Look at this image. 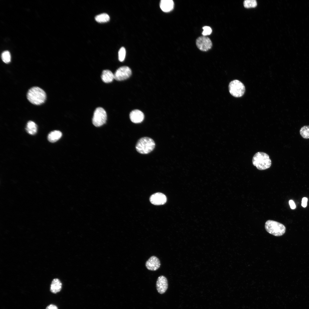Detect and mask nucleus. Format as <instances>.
Listing matches in <instances>:
<instances>
[{
	"label": "nucleus",
	"instance_id": "obj_17",
	"mask_svg": "<svg viewBox=\"0 0 309 309\" xmlns=\"http://www.w3.org/2000/svg\"><path fill=\"white\" fill-rule=\"evenodd\" d=\"M25 129L29 134L34 135L37 132V126L34 122L29 121L27 123Z\"/></svg>",
	"mask_w": 309,
	"mask_h": 309
},
{
	"label": "nucleus",
	"instance_id": "obj_9",
	"mask_svg": "<svg viewBox=\"0 0 309 309\" xmlns=\"http://www.w3.org/2000/svg\"><path fill=\"white\" fill-rule=\"evenodd\" d=\"M156 287L157 292L160 294L165 293L167 289L168 281L167 278L163 276H159L156 282Z\"/></svg>",
	"mask_w": 309,
	"mask_h": 309
},
{
	"label": "nucleus",
	"instance_id": "obj_1",
	"mask_svg": "<svg viewBox=\"0 0 309 309\" xmlns=\"http://www.w3.org/2000/svg\"><path fill=\"white\" fill-rule=\"evenodd\" d=\"M28 100L32 104L40 105L45 101L46 95L44 91L38 87H33L29 90L27 94Z\"/></svg>",
	"mask_w": 309,
	"mask_h": 309
},
{
	"label": "nucleus",
	"instance_id": "obj_12",
	"mask_svg": "<svg viewBox=\"0 0 309 309\" xmlns=\"http://www.w3.org/2000/svg\"><path fill=\"white\" fill-rule=\"evenodd\" d=\"M129 117L132 122L134 123H139L143 120L144 115L141 111L138 110H134L130 112Z\"/></svg>",
	"mask_w": 309,
	"mask_h": 309
},
{
	"label": "nucleus",
	"instance_id": "obj_4",
	"mask_svg": "<svg viewBox=\"0 0 309 309\" xmlns=\"http://www.w3.org/2000/svg\"><path fill=\"white\" fill-rule=\"evenodd\" d=\"M265 228L269 233L276 236L283 235L286 230V227L283 224L272 220H268L266 222Z\"/></svg>",
	"mask_w": 309,
	"mask_h": 309
},
{
	"label": "nucleus",
	"instance_id": "obj_15",
	"mask_svg": "<svg viewBox=\"0 0 309 309\" xmlns=\"http://www.w3.org/2000/svg\"><path fill=\"white\" fill-rule=\"evenodd\" d=\"M62 287V284L60 280L57 278L53 280L51 283L50 290L53 293H56L59 292L61 290Z\"/></svg>",
	"mask_w": 309,
	"mask_h": 309
},
{
	"label": "nucleus",
	"instance_id": "obj_8",
	"mask_svg": "<svg viewBox=\"0 0 309 309\" xmlns=\"http://www.w3.org/2000/svg\"><path fill=\"white\" fill-rule=\"evenodd\" d=\"M196 45L199 49L205 52L210 49L212 46V42L210 38L204 36H200L197 39Z\"/></svg>",
	"mask_w": 309,
	"mask_h": 309
},
{
	"label": "nucleus",
	"instance_id": "obj_14",
	"mask_svg": "<svg viewBox=\"0 0 309 309\" xmlns=\"http://www.w3.org/2000/svg\"><path fill=\"white\" fill-rule=\"evenodd\" d=\"M102 81L105 83L112 82L114 79V74L110 70H108L103 71L101 76Z\"/></svg>",
	"mask_w": 309,
	"mask_h": 309
},
{
	"label": "nucleus",
	"instance_id": "obj_16",
	"mask_svg": "<svg viewBox=\"0 0 309 309\" xmlns=\"http://www.w3.org/2000/svg\"><path fill=\"white\" fill-rule=\"evenodd\" d=\"M62 134L60 131L54 130L48 134V140L51 142H55L62 137Z\"/></svg>",
	"mask_w": 309,
	"mask_h": 309
},
{
	"label": "nucleus",
	"instance_id": "obj_23",
	"mask_svg": "<svg viewBox=\"0 0 309 309\" xmlns=\"http://www.w3.org/2000/svg\"><path fill=\"white\" fill-rule=\"evenodd\" d=\"M203 31L202 33V34L203 36H206L210 35L212 33V30L211 28L208 26H205L203 27Z\"/></svg>",
	"mask_w": 309,
	"mask_h": 309
},
{
	"label": "nucleus",
	"instance_id": "obj_2",
	"mask_svg": "<svg viewBox=\"0 0 309 309\" xmlns=\"http://www.w3.org/2000/svg\"><path fill=\"white\" fill-rule=\"evenodd\" d=\"M252 162L253 165L260 170L268 169L271 165V161L269 156L263 152L256 153L253 157Z\"/></svg>",
	"mask_w": 309,
	"mask_h": 309
},
{
	"label": "nucleus",
	"instance_id": "obj_25",
	"mask_svg": "<svg viewBox=\"0 0 309 309\" xmlns=\"http://www.w3.org/2000/svg\"><path fill=\"white\" fill-rule=\"evenodd\" d=\"M290 208L292 209H294L296 207V206L294 201L292 200H290L289 202Z\"/></svg>",
	"mask_w": 309,
	"mask_h": 309
},
{
	"label": "nucleus",
	"instance_id": "obj_24",
	"mask_svg": "<svg viewBox=\"0 0 309 309\" xmlns=\"http://www.w3.org/2000/svg\"><path fill=\"white\" fill-rule=\"evenodd\" d=\"M308 199L306 197L302 198V206L304 207H305L307 205Z\"/></svg>",
	"mask_w": 309,
	"mask_h": 309
},
{
	"label": "nucleus",
	"instance_id": "obj_7",
	"mask_svg": "<svg viewBox=\"0 0 309 309\" xmlns=\"http://www.w3.org/2000/svg\"><path fill=\"white\" fill-rule=\"evenodd\" d=\"M131 69L127 66H123L118 68L114 74V79L120 81L126 79L131 75Z\"/></svg>",
	"mask_w": 309,
	"mask_h": 309
},
{
	"label": "nucleus",
	"instance_id": "obj_19",
	"mask_svg": "<svg viewBox=\"0 0 309 309\" xmlns=\"http://www.w3.org/2000/svg\"><path fill=\"white\" fill-rule=\"evenodd\" d=\"M301 136L304 138H309V126H304L302 127L300 131Z\"/></svg>",
	"mask_w": 309,
	"mask_h": 309
},
{
	"label": "nucleus",
	"instance_id": "obj_10",
	"mask_svg": "<svg viewBox=\"0 0 309 309\" xmlns=\"http://www.w3.org/2000/svg\"><path fill=\"white\" fill-rule=\"evenodd\" d=\"M167 199L163 194L157 193L152 195L150 198V202L154 205H162L165 203Z\"/></svg>",
	"mask_w": 309,
	"mask_h": 309
},
{
	"label": "nucleus",
	"instance_id": "obj_3",
	"mask_svg": "<svg viewBox=\"0 0 309 309\" xmlns=\"http://www.w3.org/2000/svg\"><path fill=\"white\" fill-rule=\"evenodd\" d=\"M155 143L151 138L144 137L139 139L137 141L135 146L136 151L142 154H148L154 149Z\"/></svg>",
	"mask_w": 309,
	"mask_h": 309
},
{
	"label": "nucleus",
	"instance_id": "obj_22",
	"mask_svg": "<svg viewBox=\"0 0 309 309\" xmlns=\"http://www.w3.org/2000/svg\"><path fill=\"white\" fill-rule=\"evenodd\" d=\"M126 54V50L124 47H121L118 53V59L120 62H123L124 60Z\"/></svg>",
	"mask_w": 309,
	"mask_h": 309
},
{
	"label": "nucleus",
	"instance_id": "obj_21",
	"mask_svg": "<svg viewBox=\"0 0 309 309\" xmlns=\"http://www.w3.org/2000/svg\"><path fill=\"white\" fill-rule=\"evenodd\" d=\"M243 5L244 7L247 8L254 7L257 6V2L255 0H245Z\"/></svg>",
	"mask_w": 309,
	"mask_h": 309
},
{
	"label": "nucleus",
	"instance_id": "obj_20",
	"mask_svg": "<svg viewBox=\"0 0 309 309\" xmlns=\"http://www.w3.org/2000/svg\"><path fill=\"white\" fill-rule=\"evenodd\" d=\"M1 58L3 61L5 63H9L11 60V56L9 52L8 51H4L1 55Z\"/></svg>",
	"mask_w": 309,
	"mask_h": 309
},
{
	"label": "nucleus",
	"instance_id": "obj_11",
	"mask_svg": "<svg viewBox=\"0 0 309 309\" xmlns=\"http://www.w3.org/2000/svg\"><path fill=\"white\" fill-rule=\"evenodd\" d=\"M160 265V260L158 258L154 256L150 257L145 263L146 268L149 270L153 271L157 270Z\"/></svg>",
	"mask_w": 309,
	"mask_h": 309
},
{
	"label": "nucleus",
	"instance_id": "obj_5",
	"mask_svg": "<svg viewBox=\"0 0 309 309\" xmlns=\"http://www.w3.org/2000/svg\"><path fill=\"white\" fill-rule=\"evenodd\" d=\"M230 94L235 97H240L243 95L245 91V87L239 81L235 80L231 81L229 86Z\"/></svg>",
	"mask_w": 309,
	"mask_h": 309
},
{
	"label": "nucleus",
	"instance_id": "obj_18",
	"mask_svg": "<svg viewBox=\"0 0 309 309\" xmlns=\"http://www.w3.org/2000/svg\"><path fill=\"white\" fill-rule=\"evenodd\" d=\"M96 21L99 23L106 22L110 20L109 15L106 13H103L96 15L95 18Z\"/></svg>",
	"mask_w": 309,
	"mask_h": 309
},
{
	"label": "nucleus",
	"instance_id": "obj_13",
	"mask_svg": "<svg viewBox=\"0 0 309 309\" xmlns=\"http://www.w3.org/2000/svg\"><path fill=\"white\" fill-rule=\"evenodd\" d=\"M160 5L162 11L168 12L173 9L174 3L172 0H162L160 2Z\"/></svg>",
	"mask_w": 309,
	"mask_h": 309
},
{
	"label": "nucleus",
	"instance_id": "obj_6",
	"mask_svg": "<svg viewBox=\"0 0 309 309\" xmlns=\"http://www.w3.org/2000/svg\"><path fill=\"white\" fill-rule=\"evenodd\" d=\"M107 117V114L105 110L102 107H98L94 113L92 123L95 126H101L106 123Z\"/></svg>",
	"mask_w": 309,
	"mask_h": 309
},
{
	"label": "nucleus",
	"instance_id": "obj_26",
	"mask_svg": "<svg viewBox=\"0 0 309 309\" xmlns=\"http://www.w3.org/2000/svg\"><path fill=\"white\" fill-rule=\"evenodd\" d=\"M46 309H58L57 307L54 304H50L47 306Z\"/></svg>",
	"mask_w": 309,
	"mask_h": 309
}]
</instances>
